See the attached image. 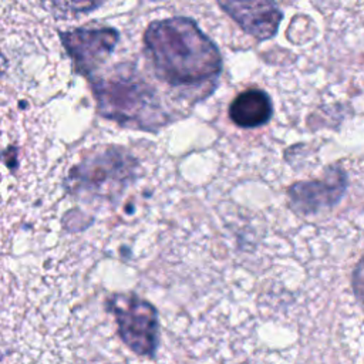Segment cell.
<instances>
[{
	"label": "cell",
	"instance_id": "1",
	"mask_svg": "<svg viewBox=\"0 0 364 364\" xmlns=\"http://www.w3.org/2000/svg\"><path fill=\"white\" fill-rule=\"evenodd\" d=\"M144 43L158 78L169 85H203L220 74L218 47L192 18L155 20L146 27Z\"/></svg>",
	"mask_w": 364,
	"mask_h": 364
},
{
	"label": "cell",
	"instance_id": "2",
	"mask_svg": "<svg viewBox=\"0 0 364 364\" xmlns=\"http://www.w3.org/2000/svg\"><path fill=\"white\" fill-rule=\"evenodd\" d=\"M98 112L122 127L156 129L166 122L154 88L134 74H115L92 81Z\"/></svg>",
	"mask_w": 364,
	"mask_h": 364
},
{
	"label": "cell",
	"instance_id": "3",
	"mask_svg": "<svg viewBox=\"0 0 364 364\" xmlns=\"http://www.w3.org/2000/svg\"><path fill=\"white\" fill-rule=\"evenodd\" d=\"M105 309L115 317L117 333L128 350L154 357L159 346V318L155 306L135 293H114Z\"/></svg>",
	"mask_w": 364,
	"mask_h": 364
},
{
	"label": "cell",
	"instance_id": "4",
	"mask_svg": "<svg viewBox=\"0 0 364 364\" xmlns=\"http://www.w3.org/2000/svg\"><path fill=\"white\" fill-rule=\"evenodd\" d=\"M135 168L136 162L132 156L117 146H109L85 156L73 169L70 182L80 192L111 195L134 178Z\"/></svg>",
	"mask_w": 364,
	"mask_h": 364
},
{
	"label": "cell",
	"instance_id": "5",
	"mask_svg": "<svg viewBox=\"0 0 364 364\" xmlns=\"http://www.w3.org/2000/svg\"><path fill=\"white\" fill-rule=\"evenodd\" d=\"M74 70L81 75L91 74L112 53L118 43V31L112 27H81L60 33Z\"/></svg>",
	"mask_w": 364,
	"mask_h": 364
},
{
	"label": "cell",
	"instance_id": "6",
	"mask_svg": "<svg viewBox=\"0 0 364 364\" xmlns=\"http://www.w3.org/2000/svg\"><path fill=\"white\" fill-rule=\"evenodd\" d=\"M240 28L256 40L272 38L280 26L282 11L274 0H216Z\"/></svg>",
	"mask_w": 364,
	"mask_h": 364
},
{
	"label": "cell",
	"instance_id": "7",
	"mask_svg": "<svg viewBox=\"0 0 364 364\" xmlns=\"http://www.w3.org/2000/svg\"><path fill=\"white\" fill-rule=\"evenodd\" d=\"M346 186V176L340 169H331L321 181L297 182L287 191L290 208L300 215L330 209L343 198Z\"/></svg>",
	"mask_w": 364,
	"mask_h": 364
},
{
	"label": "cell",
	"instance_id": "8",
	"mask_svg": "<svg viewBox=\"0 0 364 364\" xmlns=\"http://www.w3.org/2000/svg\"><path fill=\"white\" fill-rule=\"evenodd\" d=\"M273 114L270 97L257 88H249L230 102L229 118L240 128H256L269 122Z\"/></svg>",
	"mask_w": 364,
	"mask_h": 364
},
{
	"label": "cell",
	"instance_id": "9",
	"mask_svg": "<svg viewBox=\"0 0 364 364\" xmlns=\"http://www.w3.org/2000/svg\"><path fill=\"white\" fill-rule=\"evenodd\" d=\"M105 0H50L53 11L60 17H73L81 13L91 11Z\"/></svg>",
	"mask_w": 364,
	"mask_h": 364
},
{
	"label": "cell",
	"instance_id": "10",
	"mask_svg": "<svg viewBox=\"0 0 364 364\" xmlns=\"http://www.w3.org/2000/svg\"><path fill=\"white\" fill-rule=\"evenodd\" d=\"M350 284L357 303L364 311V255L357 260L351 270Z\"/></svg>",
	"mask_w": 364,
	"mask_h": 364
}]
</instances>
